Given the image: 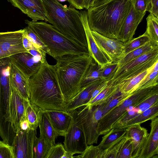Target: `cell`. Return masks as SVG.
<instances>
[{
  "label": "cell",
  "instance_id": "cell-53",
  "mask_svg": "<svg viewBox=\"0 0 158 158\" xmlns=\"http://www.w3.org/2000/svg\"><path fill=\"white\" fill-rule=\"evenodd\" d=\"M9 56L7 54L0 48V59Z\"/></svg>",
  "mask_w": 158,
  "mask_h": 158
},
{
  "label": "cell",
  "instance_id": "cell-6",
  "mask_svg": "<svg viewBox=\"0 0 158 158\" xmlns=\"http://www.w3.org/2000/svg\"><path fill=\"white\" fill-rule=\"evenodd\" d=\"M158 92V85L147 88H137L123 102L100 120L98 131L99 135H104L111 129L112 125L128 111L151 95Z\"/></svg>",
  "mask_w": 158,
  "mask_h": 158
},
{
  "label": "cell",
  "instance_id": "cell-48",
  "mask_svg": "<svg viewBox=\"0 0 158 158\" xmlns=\"http://www.w3.org/2000/svg\"><path fill=\"white\" fill-rule=\"evenodd\" d=\"M152 10L151 13L158 18V0H151Z\"/></svg>",
  "mask_w": 158,
  "mask_h": 158
},
{
  "label": "cell",
  "instance_id": "cell-22",
  "mask_svg": "<svg viewBox=\"0 0 158 158\" xmlns=\"http://www.w3.org/2000/svg\"><path fill=\"white\" fill-rule=\"evenodd\" d=\"M23 102L30 128L36 131L41 122L44 110L31 102L29 99L23 98Z\"/></svg>",
  "mask_w": 158,
  "mask_h": 158
},
{
  "label": "cell",
  "instance_id": "cell-7",
  "mask_svg": "<svg viewBox=\"0 0 158 158\" xmlns=\"http://www.w3.org/2000/svg\"><path fill=\"white\" fill-rule=\"evenodd\" d=\"M76 109L87 145L97 143L100 135L98 131V123L102 117V112L99 106L92 107L84 106Z\"/></svg>",
  "mask_w": 158,
  "mask_h": 158
},
{
  "label": "cell",
  "instance_id": "cell-13",
  "mask_svg": "<svg viewBox=\"0 0 158 158\" xmlns=\"http://www.w3.org/2000/svg\"><path fill=\"white\" fill-rule=\"evenodd\" d=\"M7 0L31 18L32 21L41 20L47 22L46 13L42 0Z\"/></svg>",
  "mask_w": 158,
  "mask_h": 158
},
{
  "label": "cell",
  "instance_id": "cell-5",
  "mask_svg": "<svg viewBox=\"0 0 158 158\" xmlns=\"http://www.w3.org/2000/svg\"><path fill=\"white\" fill-rule=\"evenodd\" d=\"M25 22L40 39L47 49V54L54 59L69 54H89L87 48L68 38L51 24L28 20Z\"/></svg>",
  "mask_w": 158,
  "mask_h": 158
},
{
  "label": "cell",
  "instance_id": "cell-10",
  "mask_svg": "<svg viewBox=\"0 0 158 158\" xmlns=\"http://www.w3.org/2000/svg\"><path fill=\"white\" fill-rule=\"evenodd\" d=\"M91 31L98 45L111 62H118L124 56V44L121 41L104 36L94 31Z\"/></svg>",
  "mask_w": 158,
  "mask_h": 158
},
{
  "label": "cell",
  "instance_id": "cell-34",
  "mask_svg": "<svg viewBox=\"0 0 158 158\" xmlns=\"http://www.w3.org/2000/svg\"><path fill=\"white\" fill-rule=\"evenodd\" d=\"M101 66L93 60L84 75L81 88L92 82L101 80Z\"/></svg>",
  "mask_w": 158,
  "mask_h": 158
},
{
  "label": "cell",
  "instance_id": "cell-36",
  "mask_svg": "<svg viewBox=\"0 0 158 158\" xmlns=\"http://www.w3.org/2000/svg\"><path fill=\"white\" fill-rule=\"evenodd\" d=\"M74 154L66 151L64 145L59 143L51 147L45 158H73Z\"/></svg>",
  "mask_w": 158,
  "mask_h": 158
},
{
  "label": "cell",
  "instance_id": "cell-51",
  "mask_svg": "<svg viewBox=\"0 0 158 158\" xmlns=\"http://www.w3.org/2000/svg\"><path fill=\"white\" fill-rule=\"evenodd\" d=\"M95 0H84L83 8L87 10L93 6Z\"/></svg>",
  "mask_w": 158,
  "mask_h": 158
},
{
  "label": "cell",
  "instance_id": "cell-21",
  "mask_svg": "<svg viewBox=\"0 0 158 158\" xmlns=\"http://www.w3.org/2000/svg\"><path fill=\"white\" fill-rule=\"evenodd\" d=\"M59 136H64L72 118L70 113L56 110H44Z\"/></svg>",
  "mask_w": 158,
  "mask_h": 158
},
{
  "label": "cell",
  "instance_id": "cell-52",
  "mask_svg": "<svg viewBox=\"0 0 158 158\" xmlns=\"http://www.w3.org/2000/svg\"><path fill=\"white\" fill-rule=\"evenodd\" d=\"M111 0H95L92 7H95L102 5Z\"/></svg>",
  "mask_w": 158,
  "mask_h": 158
},
{
  "label": "cell",
  "instance_id": "cell-54",
  "mask_svg": "<svg viewBox=\"0 0 158 158\" xmlns=\"http://www.w3.org/2000/svg\"><path fill=\"white\" fill-rule=\"evenodd\" d=\"M58 0L60 1H61V2H63V1H64L66 0Z\"/></svg>",
  "mask_w": 158,
  "mask_h": 158
},
{
  "label": "cell",
  "instance_id": "cell-35",
  "mask_svg": "<svg viewBox=\"0 0 158 158\" xmlns=\"http://www.w3.org/2000/svg\"><path fill=\"white\" fill-rule=\"evenodd\" d=\"M117 89V86L114 85L108 81V84L107 87L85 106L92 107L101 104L113 94Z\"/></svg>",
  "mask_w": 158,
  "mask_h": 158
},
{
  "label": "cell",
  "instance_id": "cell-31",
  "mask_svg": "<svg viewBox=\"0 0 158 158\" xmlns=\"http://www.w3.org/2000/svg\"><path fill=\"white\" fill-rule=\"evenodd\" d=\"M24 29L28 39L35 49L40 54L42 58L41 63H44L46 60L47 49L37 35L29 26H27Z\"/></svg>",
  "mask_w": 158,
  "mask_h": 158
},
{
  "label": "cell",
  "instance_id": "cell-16",
  "mask_svg": "<svg viewBox=\"0 0 158 158\" xmlns=\"http://www.w3.org/2000/svg\"><path fill=\"white\" fill-rule=\"evenodd\" d=\"M23 99L16 89L11 85L10 111L12 127L15 134L20 129L21 122L27 119Z\"/></svg>",
  "mask_w": 158,
  "mask_h": 158
},
{
  "label": "cell",
  "instance_id": "cell-23",
  "mask_svg": "<svg viewBox=\"0 0 158 158\" xmlns=\"http://www.w3.org/2000/svg\"><path fill=\"white\" fill-rule=\"evenodd\" d=\"M158 56V48L136 58L118 68L111 80L112 81L131 70Z\"/></svg>",
  "mask_w": 158,
  "mask_h": 158
},
{
  "label": "cell",
  "instance_id": "cell-4",
  "mask_svg": "<svg viewBox=\"0 0 158 158\" xmlns=\"http://www.w3.org/2000/svg\"><path fill=\"white\" fill-rule=\"evenodd\" d=\"M47 22L64 35L88 48L85 32L79 11L62 5L57 0H42Z\"/></svg>",
  "mask_w": 158,
  "mask_h": 158
},
{
  "label": "cell",
  "instance_id": "cell-45",
  "mask_svg": "<svg viewBox=\"0 0 158 158\" xmlns=\"http://www.w3.org/2000/svg\"><path fill=\"white\" fill-rule=\"evenodd\" d=\"M108 84V81H103L94 91L90 101L93 99L98 94L103 90L107 87Z\"/></svg>",
  "mask_w": 158,
  "mask_h": 158
},
{
  "label": "cell",
  "instance_id": "cell-39",
  "mask_svg": "<svg viewBox=\"0 0 158 158\" xmlns=\"http://www.w3.org/2000/svg\"><path fill=\"white\" fill-rule=\"evenodd\" d=\"M77 158H104V150L98 145L91 144L88 145L84 152L81 155L74 156Z\"/></svg>",
  "mask_w": 158,
  "mask_h": 158
},
{
  "label": "cell",
  "instance_id": "cell-25",
  "mask_svg": "<svg viewBox=\"0 0 158 158\" xmlns=\"http://www.w3.org/2000/svg\"><path fill=\"white\" fill-rule=\"evenodd\" d=\"M131 93L122 92L118 87L117 90L113 94L105 101L99 105L102 111V117L123 102L129 96Z\"/></svg>",
  "mask_w": 158,
  "mask_h": 158
},
{
  "label": "cell",
  "instance_id": "cell-47",
  "mask_svg": "<svg viewBox=\"0 0 158 158\" xmlns=\"http://www.w3.org/2000/svg\"><path fill=\"white\" fill-rule=\"evenodd\" d=\"M70 6L80 10L83 8L84 0H67Z\"/></svg>",
  "mask_w": 158,
  "mask_h": 158
},
{
  "label": "cell",
  "instance_id": "cell-46",
  "mask_svg": "<svg viewBox=\"0 0 158 158\" xmlns=\"http://www.w3.org/2000/svg\"><path fill=\"white\" fill-rule=\"evenodd\" d=\"M23 43L24 47L27 51L31 49L36 50L31 42L28 39L25 31L23 37Z\"/></svg>",
  "mask_w": 158,
  "mask_h": 158
},
{
  "label": "cell",
  "instance_id": "cell-20",
  "mask_svg": "<svg viewBox=\"0 0 158 158\" xmlns=\"http://www.w3.org/2000/svg\"><path fill=\"white\" fill-rule=\"evenodd\" d=\"M10 85L25 99H29V79L10 62L9 72Z\"/></svg>",
  "mask_w": 158,
  "mask_h": 158
},
{
  "label": "cell",
  "instance_id": "cell-11",
  "mask_svg": "<svg viewBox=\"0 0 158 158\" xmlns=\"http://www.w3.org/2000/svg\"><path fill=\"white\" fill-rule=\"evenodd\" d=\"M79 12L85 34L89 55L101 67L111 62L108 57L99 48L94 38L88 24L87 10H81Z\"/></svg>",
  "mask_w": 158,
  "mask_h": 158
},
{
  "label": "cell",
  "instance_id": "cell-17",
  "mask_svg": "<svg viewBox=\"0 0 158 158\" xmlns=\"http://www.w3.org/2000/svg\"><path fill=\"white\" fill-rule=\"evenodd\" d=\"M151 131L138 158H156L158 154V118L152 119Z\"/></svg>",
  "mask_w": 158,
  "mask_h": 158
},
{
  "label": "cell",
  "instance_id": "cell-15",
  "mask_svg": "<svg viewBox=\"0 0 158 158\" xmlns=\"http://www.w3.org/2000/svg\"><path fill=\"white\" fill-rule=\"evenodd\" d=\"M146 12L140 13L134 8L133 4L121 27L118 40L125 44L132 39L138 26Z\"/></svg>",
  "mask_w": 158,
  "mask_h": 158
},
{
  "label": "cell",
  "instance_id": "cell-50",
  "mask_svg": "<svg viewBox=\"0 0 158 158\" xmlns=\"http://www.w3.org/2000/svg\"><path fill=\"white\" fill-rule=\"evenodd\" d=\"M28 122L27 119L22 121L20 125V129L23 131L29 130L30 129Z\"/></svg>",
  "mask_w": 158,
  "mask_h": 158
},
{
  "label": "cell",
  "instance_id": "cell-9",
  "mask_svg": "<svg viewBox=\"0 0 158 158\" xmlns=\"http://www.w3.org/2000/svg\"><path fill=\"white\" fill-rule=\"evenodd\" d=\"M36 131L19 129L12 141L15 158H33V147Z\"/></svg>",
  "mask_w": 158,
  "mask_h": 158
},
{
  "label": "cell",
  "instance_id": "cell-30",
  "mask_svg": "<svg viewBox=\"0 0 158 158\" xmlns=\"http://www.w3.org/2000/svg\"><path fill=\"white\" fill-rule=\"evenodd\" d=\"M52 146L40 131V137L36 136L34 142L33 158H45Z\"/></svg>",
  "mask_w": 158,
  "mask_h": 158
},
{
  "label": "cell",
  "instance_id": "cell-28",
  "mask_svg": "<svg viewBox=\"0 0 158 158\" xmlns=\"http://www.w3.org/2000/svg\"><path fill=\"white\" fill-rule=\"evenodd\" d=\"M158 61V56L133 69L112 81H109L115 85L122 81L131 78L149 68Z\"/></svg>",
  "mask_w": 158,
  "mask_h": 158
},
{
  "label": "cell",
  "instance_id": "cell-44",
  "mask_svg": "<svg viewBox=\"0 0 158 158\" xmlns=\"http://www.w3.org/2000/svg\"><path fill=\"white\" fill-rule=\"evenodd\" d=\"M0 158H15L12 146L3 140H0Z\"/></svg>",
  "mask_w": 158,
  "mask_h": 158
},
{
  "label": "cell",
  "instance_id": "cell-42",
  "mask_svg": "<svg viewBox=\"0 0 158 158\" xmlns=\"http://www.w3.org/2000/svg\"><path fill=\"white\" fill-rule=\"evenodd\" d=\"M132 151V141L127 134L126 140L121 148L118 158H131Z\"/></svg>",
  "mask_w": 158,
  "mask_h": 158
},
{
  "label": "cell",
  "instance_id": "cell-24",
  "mask_svg": "<svg viewBox=\"0 0 158 158\" xmlns=\"http://www.w3.org/2000/svg\"><path fill=\"white\" fill-rule=\"evenodd\" d=\"M154 64L142 73L131 78L124 80L114 86H117L122 92L126 93H132L137 89L141 81L150 72Z\"/></svg>",
  "mask_w": 158,
  "mask_h": 158
},
{
  "label": "cell",
  "instance_id": "cell-2",
  "mask_svg": "<svg viewBox=\"0 0 158 158\" xmlns=\"http://www.w3.org/2000/svg\"><path fill=\"white\" fill-rule=\"evenodd\" d=\"M132 5V0H111L89 8L87 15L90 30L107 37L118 40L123 22Z\"/></svg>",
  "mask_w": 158,
  "mask_h": 158
},
{
  "label": "cell",
  "instance_id": "cell-12",
  "mask_svg": "<svg viewBox=\"0 0 158 158\" xmlns=\"http://www.w3.org/2000/svg\"><path fill=\"white\" fill-rule=\"evenodd\" d=\"M24 29L13 31L0 32V48L9 56L28 52L23 46V37Z\"/></svg>",
  "mask_w": 158,
  "mask_h": 158
},
{
  "label": "cell",
  "instance_id": "cell-33",
  "mask_svg": "<svg viewBox=\"0 0 158 158\" xmlns=\"http://www.w3.org/2000/svg\"><path fill=\"white\" fill-rule=\"evenodd\" d=\"M147 28L145 32L150 42L158 46V18L150 13L146 18Z\"/></svg>",
  "mask_w": 158,
  "mask_h": 158
},
{
  "label": "cell",
  "instance_id": "cell-18",
  "mask_svg": "<svg viewBox=\"0 0 158 158\" xmlns=\"http://www.w3.org/2000/svg\"><path fill=\"white\" fill-rule=\"evenodd\" d=\"M127 135L131 139L133 146L131 158H138L148 135L146 129L136 124L126 128Z\"/></svg>",
  "mask_w": 158,
  "mask_h": 158
},
{
  "label": "cell",
  "instance_id": "cell-41",
  "mask_svg": "<svg viewBox=\"0 0 158 158\" xmlns=\"http://www.w3.org/2000/svg\"><path fill=\"white\" fill-rule=\"evenodd\" d=\"M127 135L114 143L108 149L104 150V158H118L121 148Z\"/></svg>",
  "mask_w": 158,
  "mask_h": 158
},
{
  "label": "cell",
  "instance_id": "cell-40",
  "mask_svg": "<svg viewBox=\"0 0 158 158\" xmlns=\"http://www.w3.org/2000/svg\"><path fill=\"white\" fill-rule=\"evenodd\" d=\"M118 63L110 62L101 67L100 79L109 81L112 79L118 68Z\"/></svg>",
  "mask_w": 158,
  "mask_h": 158
},
{
  "label": "cell",
  "instance_id": "cell-43",
  "mask_svg": "<svg viewBox=\"0 0 158 158\" xmlns=\"http://www.w3.org/2000/svg\"><path fill=\"white\" fill-rule=\"evenodd\" d=\"M132 2L134 8L138 12L145 13L148 11L151 13V0H132Z\"/></svg>",
  "mask_w": 158,
  "mask_h": 158
},
{
  "label": "cell",
  "instance_id": "cell-14",
  "mask_svg": "<svg viewBox=\"0 0 158 158\" xmlns=\"http://www.w3.org/2000/svg\"><path fill=\"white\" fill-rule=\"evenodd\" d=\"M9 57L10 62L29 79L36 73L42 64L28 52L16 53Z\"/></svg>",
  "mask_w": 158,
  "mask_h": 158
},
{
  "label": "cell",
  "instance_id": "cell-29",
  "mask_svg": "<svg viewBox=\"0 0 158 158\" xmlns=\"http://www.w3.org/2000/svg\"><path fill=\"white\" fill-rule=\"evenodd\" d=\"M157 48H158V46L154 45L150 41L149 42L125 55L118 61V68L133 59Z\"/></svg>",
  "mask_w": 158,
  "mask_h": 158
},
{
  "label": "cell",
  "instance_id": "cell-3",
  "mask_svg": "<svg viewBox=\"0 0 158 158\" xmlns=\"http://www.w3.org/2000/svg\"><path fill=\"white\" fill-rule=\"evenodd\" d=\"M58 82L67 103L81 90L84 75L94 60L89 54H69L55 59Z\"/></svg>",
  "mask_w": 158,
  "mask_h": 158
},
{
  "label": "cell",
  "instance_id": "cell-49",
  "mask_svg": "<svg viewBox=\"0 0 158 158\" xmlns=\"http://www.w3.org/2000/svg\"><path fill=\"white\" fill-rule=\"evenodd\" d=\"M28 52L34 57L38 59L41 63L42 56L39 52L35 49H31L28 51Z\"/></svg>",
  "mask_w": 158,
  "mask_h": 158
},
{
  "label": "cell",
  "instance_id": "cell-19",
  "mask_svg": "<svg viewBox=\"0 0 158 158\" xmlns=\"http://www.w3.org/2000/svg\"><path fill=\"white\" fill-rule=\"evenodd\" d=\"M103 81L99 80L82 87L80 91L71 100L66 103V111L70 113L87 103L90 101L94 91Z\"/></svg>",
  "mask_w": 158,
  "mask_h": 158
},
{
  "label": "cell",
  "instance_id": "cell-37",
  "mask_svg": "<svg viewBox=\"0 0 158 158\" xmlns=\"http://www.w3.org/2000/svg\"><path fill=\"white\" fill-rule=\"evenodd\" d=\"M158 61L154 64L148 74L141 81L137 88H147L158 85Z\"/></svg>",
  "mask_w": 158,
  "mask_h": 158
},
{
  "label": "cell",
  "instance_id": "cell-1",
  "mask_svg": "<svg viewBox=\"0 0 158 158\" xmlns=\"http://www.w3.org/2000/svg\"><path fill=\"white\" fill-rule=\"evenodd\" d=\"M30 98L32 103L44 110L66 111V103L60 89L55 65L47 60L29 79Z\"/></svg>",
  "mask_w": 158,
  "mask_h": 158
},
{
  "label": "cell",
  "instance_id": "cell-26",
  "mask_svg": "<svg viewBox=\"0 0 158 158\" xmlns=\"http://www.w3.org/2000/svg\"><path fill=\"white\" fill-rule=\"evenodd\" d=\"M127 133L126 128L112 129L103 135L102 140L98 145L103 150H106L125 137Z\"/></svg>",
  "mask_w": 158,
  "mask_h": 158
},
{
  "label": "cell",
  "instance_id": "cell-32",
  "mask_svg": "<svg viewBox=\"0 0 158 158\" xmlns=\"http://www.w3.org/2000/svg\"><path fill=\"white\" fill-rule=\"evenodd\" d=\"M158 115V103H157L128 122L122 128H126L136 124H141L148 120H151Z\"/></svg>",
  "mask_w": 158,
  "mask_h": 158
},
{
  "label": "cell",
  "instance_id": "cell-38",
  "mask_svg": "<svg viewBox=\"0 0 158 158\" xmlns=\"http://www.w3.org/2000/svg\"><path fill=\"white\" fill-rule=\"evenodd\" d=\"M149 41H150L149 38L145 32L136 38L132 39L124 44L125 55Z\"/></svg>",
  "mask_w": 158,
  "mask_h": 158
},
{
  "label": "cell",
  "instance_id": "cell-27",
  "mask_svg": "<svg viewBox=\"0 0 158 158\" xmlns=\"http://www.w3.org/2000/svg\"><path fill=\"white\" fill-rule=\"evenodd\" d=\"M39 127L46 139L52 146L55 144V141L59 136L57 131L53 126L47 114L44 111L41 122Z\"/></svg>",
  "mask_w": 158,
  "mask_h": 158
},
{
  "label": "cell",
  "instance_id": "cell-8",
  "mask_svg": "<svg viewBox=\"0 0 158 158\" xmlns=\"http://www.w3.org/2000/svg\"><path fill=\"white\" fill-rule=\"evenodd\" d=\"M70 113L72 118L64 136V146L67 152H72L75 154H81L88 146L85 134L77 110H75Z\"/></svg>",
  "mask_w": 158,
  "mask_h": 158
}]
</instances>
